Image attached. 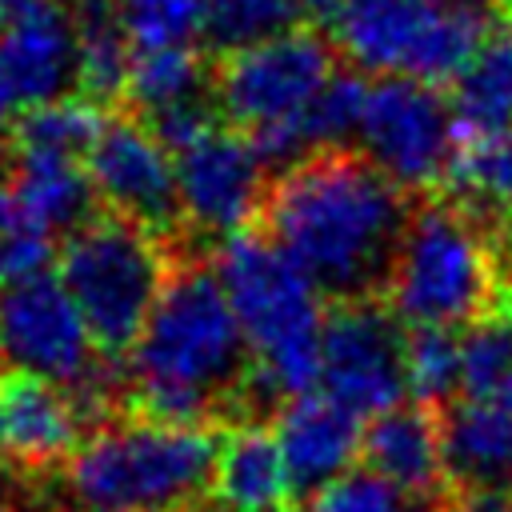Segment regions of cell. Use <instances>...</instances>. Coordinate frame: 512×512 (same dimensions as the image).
Listing matches in <instances>:
<instances>
[{
	"mask_svg": "<svg viewBox=\"0 0 512 512\" xmlns=\"http://www.w3.org/2000/svg\"><path fill=\"white\" fill-rule=\"evenodd\" d=\"M244 328L204 264H180L136 348L128 352V404L160 424H208L252 376Z\"/></svg>",
	"mask_w": 512,
	"mask_h": 512,
	"instance_id": "obj_2",
	"label": "cell"
},
{
	"mask_svg": "<svg viewBox=\"0 0 512 512\" xmlns=\"http://www.w3.org/2000/svg\"><path fill=\"white\" fill-rule=\"evenodd\" d=\"M420 512V508H416ZM424 512H444V504H432V508H424Z\"/></svg>",
	"mask_w": 512,
	"mask_h": 512,
	"instance_id": "obj_41",
	"label": "cell"
},
{
	"mask_svg": "<svg viewBox=\"0 0 512 512\" xmlns=\"http://www.w3.org/2000/svg\"><path fill=\"white\" fill-rule=\"evenodd\" d=\"M16 224V208H12V188H8V180L0 176V232L4 228H12Z\"/></svg>",
	"mask_w": 512,
	"mask_h": 512,
	"instance_id": "obj_37",
	"label": "cell"
},
{
	"mask_svg": "<svg viewBox=\"0 0 512 512\" xmlns=\"http://www.w3.org/2000/svg\"><path fill=\"white\" fill-rule=\"evenodd\" d=\"M212 272L252 348L248 392L260 400H296L324 376V292L308 268L268 232H236L216 244Z\"/></svg>",
	"mask_w": 512,
	"mask_h": 512,
	"instance_id": "obj_3",
	"label": "cell"
},
{
	"mask_svg": "<svg viewBox=\"0 0 512 512\" xmlns=\"http://www.w3.org/2000/svg\"><path fill=\"white\" fill-rule=\"evenodd\" d=\"M460 144H476L512 128V32L496 28L448 92Z\"/></svg>",
	"mask_w": 512,
	"mask_h": 512,
	"instance_id": "obj_21",
	"label": "cell"
},
{
	"mask_svg": "<svg viewBox=\"0 0 512 512\" xmlns=\"http://www.w3.org/2000/svg\"><path fill=\"white\" fill-rule=\"evenodd\" d=\"M300 20L292 0H204V40L224 56L300 28Z\"/></svg>",
	"mask_w": 512,
	"mask_h": 512,
	"instance_id": "obj_27",
	"label": "cell"
},
{
	"mask_svg": "<svg viewBox=\"0 0 512 512\" xmlns=\"http://www.w3.org/2000/svg\"><path fill=\"white\" fill-rule=\"evenodd\" d=\"M492 400H500V404H504V408L512 412V376H508V380H504V384H500V388L492 392Z\"/></svg>",
	"mask_w": 512,
	"mask_h": 512,
	"instance_id": "obj_40",
	"label": "cell"
},
{
	"mask_svg": "<svg viewBox=\"0 0 512 512\" xmlns=\"http://www.w3.org/2000/svg\"><path fill=\"white\" fill-rule=\"evenodd\" d=\"M72 24H76V48H80V96L96 104H112L128 88L132 56L112 0H68Z\"/></svg>",
	"mask_w": 512,
	"mask_h": 512,
	"instance_id": "obj_22",
	"label": "cell"
},
{
	"mask_svg": "<svg viewBox=\"0 0 512 512\" xmlns=\"http://www.w3.org/2000/svg\"><path fill=\"white\" fill-rule=\"evenodd\" d=\"M4 156H8V144H0V164H4Z\"/></svg>",
	"mask_w": 512,
	"mask_h": 512,
	"instance_id": "obj_43",
	"label": "cell"
},
{
	"mask_svg": "<svg viewBox=\"0 0 512 512\" xmlns=\"http://www.w3.org/2000/svg\"><path fill=\"white\" fill-rule=\"evenodd\" d=\"M356 144L404 192L444 184L460 148L448 96L412 76L372 80Z\"/></svg>",
	"mask_w": 512,
	"mask_h": 512,
	"instance_id": "obj_9",
	"label": "cell"
},
{
	"mask_svg": "<svg viewBox=\"0 0 512 512\" xmlns=\"http://www.w3.org/2000/svg\"><path fill=\"white\" fill-rule=\"evenodd\" d=\"M404 376H408V396L416 404L440 408L452 400V392L464 388V348L456 328H408L404 336Z\"/></svg>",
	"mask_w": 512,
	"mask_h": 512,
	"instance_id": "obj_26",
	"label": "cell"
},
{
	"mask_svg": "<svg viewBox=\"0 0 512 512\" xmlns=\"http://www.w3.org/2000/svg\"><path fill=\"white\" fill-rule=\"evenodd\" d=\"M308 512H408V496L364 464L308 492Z\"/></svg>",
	"mask_w": 512,
	"mask_h": 512,
	"instance_id": "obj_31",
	"label": "cell"
},
{
	"mask_svg": "<svg viewBox=\"0 0 512 512\" xmlns=\"http://www.w3.org/2000/svg\"><path fill=\"white\" fill-rule=\"evenodd\" d=\"M48 264H52V236L20 228V224L0 232V288L44 276Z\"/></svg>",
	"mask_w": 512,
	"mask_h": 512,
	"instance_id": "obj_33",
	"label": "cell"
},
{
	"mask_svg": "<svg viewBox=\"0 0 512 512\" xmlns=\"http://www.w3.org/2000/svg\"><path fill=\"white\" fill-rule=\"evenodd\" d=\"M176 160V196L180 220L204 236L248 232L256 212L268 200V164L248 140V132L212 128L204 140L184 148Z\"/></svg>",
	"mask_w": 512,
	"mask_h": 512,
	"instance_id": "obj_12",
	"label": "cell"
},
{
	"mask_svg": "<svg viewBox=\"0 0 512 512\" xmlns=\"http://www.w3.org/2000/svg\"><path fill=\"white\" fill-rule=\"evenodd\" d=\"M8 188H12L16 224L44 236H56V232L72 236L96 216V204H100L84 160L60 156V152H12Z\"/></svg>",
	"mask_w": 512,
	"mask_h": 512,
	"instance_id": "obj_17",
	"label": "cell"
},
{
	"mask_svg": "<svg viewBox=\"0 0 512 512\" xmlns=\"http://www.w3.org/2000/svg\"><path fill=\"white\" fill-rule=\"evenodd\" d=\"M0 452H4V424H0Z\"/></svg>",
	"mask_w": 512,
	"mask_h": 512,
	"instance_id": "obj_44",
	"label": "cell"
},
{
	"mask_svg": "<svg viewBox=\"0 0 512 512\" xmlns=\"http://www.w3.org/2000/svg\"><path fill=\"white\" fill-rule=\"evenodd\" d=\"M408 216L404 188L348 148H324L284 168L264 200V232L336 300L384 292Z\"/></svg>",
	"mask_w": 512,
	"mask_h": 512,
	"instance_id": "obj_1",
	"label": "cell"
},
{
	"mask_svg": "<svg viewBox=\"0 0 512 512\" xmlns=\"http://www.w3.org/2000/svg\"><path fill=\"white\" fill-rule=\"evenodd\" d=\"M444 464L456 484H512V412L492 396H460L440 416Z\"/></svg>",
	"mask_w": 512,
	"mask_h": 512,
	"instance_id": "obj_20",
	"label": "cell"
},
{
	"mask_svg": "<svg viewBox=\"0 0 512 512\" xmlns=\"http://www.w3.org/2000/svg\"><path fill=\"white\" fill-rule=\"evenodd\" d=\"M332 44L376 76L452 84L500 28L492 0H340Z\"/></svg>",
	"mask_w": 512,
	"mask_h": 512,
	"instance_id": "obj_5",
	"label": "cell"
},
{
	"mask_svg": "<svg viewBox=\"0 0 512 512\" xmlns=\"http://www.w3.org/2000/svg\"><path fill=\"white\" fill-rule=\"evenodd\" d=\"M104 104L88 100V96H60L48 104H32L12 120V136L8 148L12 152H60V156H76L84 160L92 140L104 128Z\"/></svg>",
	"mask_w": 512,
	"mask_h": 512,
	"instance_id": "obj_23",
	"label": "cell"
},
{
	"mask_svg": "<svg viewBox=\"0 0 512 512\" xmlns=\"http://www.w3.org/2000/svg\"><path fill=\"white\" fill-rule=\"evenodd\" d=\"M0 76L16 104H48L80 92V48L72 12H56L0 32Z\"/></svg>",
	"mask_w": 512,
	"mask_h": 512,
	"instance_id": "obj_18",
	"label": "cell"
},
{
	"mask_svg": "<svg viewBox=\"0 0 512 512\" xmlns=\"http://www.w3.org/2000/svg\"><path fill=\"white\" fill-rule=\"evenodd\" d=\"M464 348V388L460 396H492L512 376V320L480 316L460 336Z\"/></svg>",
	"mask_w": 512,
	"mask_h": 512,
	"instance_id": "obj_29",
	"label": "cell"
},
{
	"mask_svg": "<svg viewBox=\"0 0 512 512\" xmlns=\"http://www.w3.org/2000/svg\"><path fill=\"white\" fill-rule=\"evenodd\" d=\"M444 512H512V484H456Z\"/></svg>",
	"mask_w": 512,
	"mask_h": 512,
	"instance_id": "obj_34",
	"label": "cell"
},
{
	"mask_svg": "<svg viewBox=\"0 0 512 512\" xmlns=\"http://www.w3.org/2000/svg\"><path fill=\"white\" fill-rule=\"evenodd\" d=\"M0 424L8 464L36 476L68 464L88 436L72 392L32 372L0 376Z\"/></svg>",
	"mask_w": 512,
	"mask_h": 512,
	"instance_id": "obj_14",
	"label": "cell"
},
{
	"mask_svg": "<svg viewBox=\"0 0 512 512\" xmlns=\"http://www.w3.org/2000/svg\"><path fill=\"white\" fill-rule=\"evenodd\" d=\"M212 496L224 512H284L296 496L276 432L264 424H236L220 436Z\"/></svg>",
	"mask_w": 512,
	"mask_h": 512,
	"instance_id": "obj_19",
	"label": "cell"
},
{
	"mask_svg": "<svg viewBox=\"0 0 512 512\" xmlns=\"http://www.w3.org/2000/svg\"><path fill=\"white\" fill-rule=\"evenodd\" d=\"M84 168L104 212L136 220L160 236L180 224L176 160L140 116H108L84 156Z\"/></svg>",
	"mask_w": 512,
	"mask_h": 512,
	"instance_id": "obj_13",
	"label": "cell"
},
{
	"mask_svg": "<svg viewBox=\"0 0 512 512\" xmlns=\"http://www.w3.org/2000/svg\"><path fill=\"white\" fill-rule=\"evenodd\" d=\"M64 8H68L64 0H0V32L32 24V20H44V16H56Z\"/></svg>",
	"mask_w": 512,
	"mask_h": 512,
	"instance_id": "obj_35",
	"label": "cell"
},
{
	"mask_svg": "<svg viewBox=\"0 0 512 512\" xmlns=\"http://www.w3.org/2000/svg\"><path fill=\"white\" fill-rule=\"evenodd\" d=\"M112 8L136 52L180 48L204 36V0H112Z\"/></svg>",
	"mask_w": 512,
	"mask_h": 512,
	"instance_id": "obj_28",
	"label": "cell"
},
{
	"mask_svg": "<svg viewBox=\"0 0 512 512\" xmlns=\"http://www.w3.org/2000/svg\"><path fill=\"white\" fill-rule=\"evenodd\" d=\"M216 456L212 424L108 420L72 452L64 480L88 512H176L204 496Z\"/></svg>",
	"mask_w": 512,
	"mask_h": 512,
	"instance_id": "obj_4",
	"label": "cell"
},
{
	"mask_svg": "<svg viewBox=\"0 0 512 512\" xmlns=\"http://www.w3.org/2000/svg\"><path fill=\"white\" fill-rule=\"evenodd\" d=\"M276 444L284 452L296 492H316L336 480L364 456V420L324 396L320 388L296 400H284L272 420Z\"/></svg>",
	"mask_w": 512,
	"mask_h": 512,
	"instance_id": "obj_15",
	"label": "cell"
},
{
	"mask_svg": "<svg viewBox=\"0 0 512 512\" xmlns=\"http://www.w3.org/2000/svg\"><path fill=\"white\" fill-rule=\"evenodd\" d=\"M96 352L100 348L60 276L44 272L0 288V360L12 372L76 388L100 368Z\"/></svg>",
	"mask_w": 512,
	"mask_h": 512,
	"instance_id": "obj_11",
	"label": "cell"
},
{
	"mask_svg": "<svg viewBox=\"0 0 512 512\" xmlns=\"http://www.w3.org/2000/svg\"><path fill=\"white\" fill-rule=\"evenodd\" d=\"M368 88H372V80H364L356 72H336L324 84V92L308 108V132L316 140V152L344 148L348 140H356L364 104H368Z\"/></svg>",
	"mask_w": 512,
	"mask_h": 512,
	"instance_id": "obj_30",
	"label": "cell"
},
{
	"mask_svg": "<svg viewBox=\"0 0 512 512\" xmlns=\"http://www.w3.org/2000/svg\"><path fill=\"white\" fill-rule=\"evenodd\" d=\"M140 120L148 124V132H152L172 156H180L184 148H192L196 140H204L212 128H220V124H216V108H212L208 96L168 104V108L148 112V116H140Z\"/></svg>",
	"mask_w": 512,
	"mask_h": 512,
	"instance_id": "obj_32",
	"label": "cell"
},
{
	"mask_svg": "<svg viewBox=\"0 0 512 512\" xmlns=\"http://www.w3.org/2000/svg\"><path fill=\"white\" fill-rule=\"evenodd\" d=\"M292 4L300 8L304 20H332L340 8V0H292Z\"/></svg>",
	"mask_w": 512,
	"mask_h": 512,
	"instance_id": "obj_36",
	"label": "cell"
},
{
	"mask_svg": "<svg viewBox=\"0 0 512 512\" xmlns=\"http://www.w3.org/2000/svg\"><path fill=\"white\" fill-rule=\"evenodd\" d=\"M336 76V44L312 28H288L264 44L228 52L212 72V100L244 132L296 120Z\"/></svg>",
	"mask_w": 512,
	"mask_h": 512,
	"instance_id": "obj_8",
	"label": "cell"
},
{
	"mask_svg": "<svg viewBox=\"0 0 512 512\" xmlns=\"http://www.w3.org/2000/svg\"><path fill=\"white\" fill-rule=\"evenodd\" d=\"M468 212H500L512 216V128L476 144H460L444 180Z\"/></svg>",
	"mask_w": 512,
	"mask_h": 512,
	"instance_id": "obj_25",
	"label": "cell"
},
{
	"mask_svg": "<svg viewBox=\"0 0 512 512\" xmlns=\"http://www.w3.org/2000/svg\"><path fill=\"white\" fill-rule=\"evenodd\" d=\"M208 92H212V76H208L204 56L192 44H180V48L136 52L124 100L136 108V116H148V112H160L168 104L196 100Z\"/></svg>",
	"mask_w": 512,
	"mask_h": 512,
	"instance_id": "obj_24",
	"label": "cell"
},
{
	"mask_svg": "<svg viewBox=\"0 0 512 512\" xmlns=\"http://www.w3.org/2000/svg\"><path fill=\"white\" fill-rule=\"evenodd\" d=\"M176 512H224V508H220V500H216V496H212V500H204V496H200V500H192V504H184V508H176Z\"/></svg>",
	"mask_w": 512,
	"mask_h": 512,
	"instance_id": "obj_38",
	"label": "cell"
},
{
	"mask_svg": "<svg viewBox=\"0 0 512 512\" xmlns=\"http://www.w3.org/2000/svg\"><path fill=\"white\" fill-rule=\"evenodd\" d=\"M12 108H16V96L8 92V84H4V76H0V124L12 116Z\"/></svg>",
	"mask_w": 512,
	"mask_h": 512,
	"instance_id": "obj_39",
	"label": "cell"
},
{
	"mask_svg": "<svg viewBox=\"0 0 512 512\" xmlns=\"http://www.w3.org/2000/svg\"><path fill=\"white\" fill-rule=\"evenodd\" d=\"M496 260L464 204H424L408 216L388 264L384 304L408 328L476 324L492 304Z\"/></svg>",
	"mask_w": 512,
	"mask_h": 512,
	"instance_id": "obj_6",
	"label": "cell"
},
{
	"mask_svg": "<svg viewBox=\"0 0 512 512\" xmlns=\"http://www.w3.org/2000/svg\"><path fill=\"white\" fill-rule=\"evenodd\" d=\"M404 320L376 296L336 300L324 320V376L320 392L376 420L404 404Z\"/></svg>",
	"mask_w": 512,
	"mask_h": 512,
	"instance_id": "obj_10",
	"label": "cell"
},
{
	"mask_svg": "<svg viewBox=\"0 0 512 512\" xmlns=\"http://www.w3.org/2000/svg\"><path fill=\"white\" fill-rule=\"evenodd\" d=\"M364 464L388 476L408 500L436 504L444 496L448 464H444V432L440 416L428 404H400L364 428Z\"/></svg>",
	"mask_w": 512,
	"mask_h": 512,
	"instance_id": "obj_16",
	"label": "cell"
},
{
	"mask_svg": "<svg viewBox=\"0 0 512 512\" xmlns=\"http://www.w3.org/2000/svg\"><path fill=\"white\" fill-rule=\"evenodd\" d=\"M0 512H12V504H8V500H4V496H0Z\"/></svg>",
	"mask_w": 512,
	"mask_h": 512,
	"instance_id": "obj_42",
	"label": "cell"
},
{
	"mask_svg": "<svg viewBox=\"0 0 512 512\" xmlns=\"http://www.w3.org/2000/svg\"><path fill=\"white\" fill-rule=\"evenodd\" d=\"M172 272L164 236L116 212L92 216L60 248V280L108 360L136 348Z\"/></svg>",
	"mask_w": 512,
	"mask_h": 512,
	"instance_id": "obj_7",
	"label": "cell"
}]
</instances>
